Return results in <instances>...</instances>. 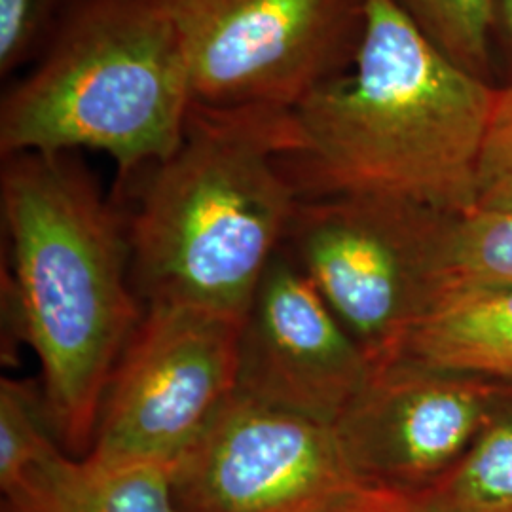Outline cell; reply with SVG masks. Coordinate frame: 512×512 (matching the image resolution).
<instances>
[{
    "label": "cell",
    "mask_w": 512,
    "mask_h": 512,
    "mask_svg": "<svg viewBox=\"0 0 512 512\" xmlns=\"http://www.w3.org/2000/svg\"><path fill=\"white\" fill-rule=\"evenodd\" d=\"M76 0H0V78L29 69Z\"/></svg>",
    "instance_id": "17"
},
{
    "label": "cell",
    "mask_w": 512,
    "mask_h": 512,
    "mask_svg": "<svg viewBox=\"0 0 512 512\" xmlns=\"http://www.w3.org/2000/svg\"><path fill=\"white\" fill-rule=\"evenodd\" d=\"M370 372L363 348L281 247L243 317L234 393L334 427Z\"/></svg>",
    "instance_id": "10"
},
{
    "label": "cell",
    "mask_w": 512,
    "mask_h": 512,
    "mask_svg": "<svg viewBox=\"0 0 512 512\" xmlns=\"http://www.w3.org/2000/svg\"><path fill=\"white\" fill-rule=\"evenodd\" d=\"M63 450L55 439L42 387L29 380L0 382V492L10 494L44 461Z\"/></svg>",
    "instance_id": "15"
},
{
    "label": "cell",
    "mask_w": 512,
    "mask_h": 512,
    "mask_svg": "<svg viewBox=\"0 0 512 512\" xmlns=\"http://www.w3.org/2000/svg\"><path fill=\"white\" fill-rule=\"evenodd\" d=\"M442 54L490 82L494 0H393Z\"/></svg>",
    "instance_id": "16"
},
{
    "label": "cell",
    "mask_w": 512,
    "mask_h": 512,
    "mask_svg": "<svg viewBox=\"0 0 512 512\" xmlns=\"http://www.w3.org/2000/svg\"><path fill=\"white\" fill-rule=\"evenodd\" d=\"M0 207L12 251L2 291L8 334L40 361L55 439L84 458L145 311L129 279L126 211L105 198L78 152L2 158Z\"/></svg>",
    "instance_id": "1"
},
{
    "label": "cell",
    "mask_w": 512,
    "mask_h": 512,
    "mask_svg": "<svg viewBox=\"0 0 512 512\" xmlns=\"http://www.w3.org/2000/svg\"><path fill=\"white\" fill-rule=\"evenodd\" d=\"M497 287H512V211L448 213L440 232L437 296Z\"/></svg>",
    "instance_id": "13"
},
{
    "label": "cell",
    "mask_w": 512,
    "mask_h": 512,
    "mask_svg": "<svg viewBox=\"0 0 512 512\" xmlns=\"http://www.w3.org/2000/svg\"><path fill=\"white\" fill-rule=\"evenodd\" d=\"M399 357L512 387V287L440 294Z\"/></svg>",
    "instance_id": "12"
},
{
    "label": "cell",
    "mask_w": 512,
    "mask_h": 512,
    "mask_svg": "<svg viewBox=\"0 0 512 512\" xmlns=\"http://www.w3.org/2000/svg\"><path fill=\"white\" fill-rule=\"evenodd\" d=\"M0 512H177L171 469L143 461H112L55 452L16 490Z\"/></svg>",
    "instance_id": "11"
},
{
    "label": "cell",
    "mask_w": 512,
    "mask_h": 512,
    "mask_svg": "<svg viewBox=\"0 0 512 512\" xmlns=\"http://www.w3.org/2000/svg\"><path fill=\"white\" fill-rule=\"evenodd\" d=\"M366 488L334 427L238 393L171 467L177 512H346Z\"/></svg>",
    "instance_id": "8"
},
{
    "label": "cell",
    "mask_w": 512,
    "mask_h": 512,
    "mask_svg": "<svg viewBox=\"0 0 512 512\" xmlns=\"http://www.w3.org/2000/svg\"><path fill=\"white\" fill-rule=\"evenodd\" d=\"M346 512H454L429 492H399L368 486Z\"/></svg>",
    "instance_id": "19"
},
{
    "label": "cell",
    "mask_w": 512,
    "mask_h": 512,
    "mask_svg": "<svg viewBox=\"0 0 512 512\" xmlns=\"http://www.w3.org/2000/svg\"><path fill=\"white\" fill-rule=\"evenodd\" d=\"M511 391L399 357L372 366L334 431L366 486L423 492L458 465Z\"/></svg>",
    "instance_id": "9"
},
{
    "label": "cell",
    "mask_w": 512,
    "mask_h": 512,
    "mask_svg": "<svg viewBox=\"0 0 512 512\" xmlns=\"http://www.w3.org/2000/svg\"><path fill=\"white\" fill-rule=\"evenodd\" d=\"M495 29H499L512 63V0H494V33Z\"/></svg>",
    "instance_id": "20"
},
{
    "label": "cell",
    "mask_w": 512,
    "mask_h": 512,
    "mask_svg": "<svg viewBox=\"0 0 512 512\" xmlns=\"http://www.w3.org/2000/svg\"><path fill=\"white\" fill-rule=\"evenodd\" d=\"M194 103L296 110L359 54L366 0H164Z\"/></svg>",
    "instance_id": "6"
},
{
    "label": "cell",
    "mask_w": 512,
    "mask_h": 512,
    "mask_svg": "<svg viewBox=\"0 0 512 512\" xmlns=\"http://www.w3.org/2000/svg\"><path fill=\"white\" fill-rule=\"evenodd\" d=\"M475 209L512 211V84L495 88L476 167Z\"/></svg>",
    "instance_id": "18"
},
{
    "label": "cell",
    "mask_w": 512,
    "mask_h": 512,
    "mask_svg": "<svg viewBox=\"0 0 512 512\" xmlns=\"http://www.w3.org/2000/svg\"><path fill=\"white\" fill-rule=\"evenodd\" d=\"M494 92L393 0H366L353 67L293 110L300 148L285 167L302 200L353 194L473 211Z\"/></svg>",
    "instance_id": "2"
},
{
    "label": "cell",
    "mask_w": 512,
    "mask_h": 512,
    "mask_svg": "<svg viewBox=\"0 0 512 512\" xmlns=\"http://www.w3.org/2000/svg\"><path fill=\"white\" fill-rule=\"evenodd\" d=\"M446 215L378 196L298 203L283 247L372 366L399 359L410 330L437 298Z\"/></svg>",
    "instance_id": "5"
},
{
    "label": "cell",
    "mask_w": 512,
    "mask_h": 512,
    "mask_svg": "<svg viewBox=\"0 0 512 512\" xmlns=\"http://www.w3.org/2000/svg\"><path fill=\"white\" fill-rule=\"evenodd\" d=\"M194 97L164 0H76L0 99V154H107L118 186L169 158Z\"/></svg>",
    "instance_id": "4"
},
{
    "label": "cell",
    "mask_w": 512,
    "mask_h": 512,
    "mask_svg": "<svg viewBox=\"0 0 512 512\" xmlns=\"http://www.w3.org/2000/svg\"><path fill=\"white\" fill-rule=\"evenodd\" d=\"M423 492L454 512H512V391L458 465Z\"/></svg>",
    "instance_id": "14"
},
{
    "label": "cell",
    "mask_w": 512,
    "mask_h": 512,
    "mask_svg": "<svg viewBox=\"0 0 512 512\" xmlns=\"http://www.w3.org/2000/svg\"><path fill=\"white\" fill-rule=\"evenodd\" d=\"M300 148L293 110L192 103L183 141L135 184L128 217L139 298L245 317L300 203L285 158Z\"/></svg>",
    "instance_id": "3"
},
{
    "label": "cell",
    "mask_w": 512,
    "mask_h": 512,
    "mask_svg": "<svg viewBox=\"0 0 512 512\" xmlns=\"http://www.w3.org/2000/svg\"><path fill=\"white\" fill-rule=\"evenodd\" d=\"M243 317L150 302L112 372L92 456L164 467L183 456L234 391Z\"/></svg>",
    "instance_id": "7"
}]
</instances>
